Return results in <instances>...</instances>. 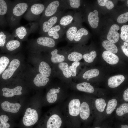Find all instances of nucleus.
I'll use <instances>...</instances> for the list:
<instances>
[{
	"label": "nucleus",
	"instance_id": "nucleus-49",
	"mask_svg": "<svg viewBox=\"0 0 128 128\" xmlns=\"http://www.w3.org/2000/svg\"><path fill=\"white\" fill-rule=\"evenodd\" d=\"M93 128H101L99 127H94Z\"/></svg>",
	"mask_w": 128,
	"mask_h": 128
},
{
	"label": "nucleus",
	"instance_id": "nucleus-33",
	"mask_svg": "<svg viewBox=\"0 0 128 128\" xmlns=\"http://www.w3.org/2000/svg\"><path fill=\"white\" fill-rule=\"evenodd\" d=\"M59 69L62 71L64 76L66 78H69L71 75L69 70V65L67 63L65 62L60 63L58 65Z\"/></svg>",
	"mask_w": 128,
	"mask_h": 128
},
{
	"label": "nucleus",
	"instance_id": "nucleus-48",
	"mask_svg": "<svg viewBox=\"0 0 128 128\" xmlns=\"http://www.w3.org/2000/svg\"><path fill=\"white\" fill-rule=\"evenodd\" d=\"M123 45L126 47L128 46V44L127 42H124L123 43Z\"/></svg>",
	"mask_w": 128,
	"mask_h": 128
},
{
	"label": "nucleus",
	"instance_id": "nucleus-22",
	"mask_svg": "<svg viewBox=\"0 0 128 128\" xmlns=\"http://www.w3.org/2000/svg\"><path fill=\"white\" fill-rule=\"evenodd\" d=\"M39 71L43 76L48 77L50 75L51 69L48 63L44 61L41 62L40 63L39 68Z\"/></svg>",
	"mask_w": 128,
	"mask_h": 128
},
{
	"label": "nucleus",
	"instance_id": "nucleus-2",
	"mask_svg": "<svg viewBox=\"0 0 128 128\" xmlns=\"http://www.w3.org/2000/svg\"><path fill=\"white\" fill-rule=\"evenodd\" d=\"M64 14V11H60L55 15L39 23L40 33L44 36L50 29L58 23L61 17Z\"/></svg>",
	"mask_w": 128,
	"mask_h": 128
},
{
	"label": "nucleus",
	"instance_id": "nucleus-32",
	"mask_svg": "<svg viewBox=\"0 0 128 128\" xmlns=\"http://www.w3.org/2000/svg\"><path fill=\"white\" fill-rule=\"evenodd\" d=\"M88 33V32L87 29L83 27L81 28L77 31L73 40L76 42L79 41L83 36L87 35Z\"/></svg>",
	"mask_w": 128,
	"mask_h": 128
},
{
	"label": "nucleus",
	"instance_id": "nucleus-10",
	"mask_svg": "<svg viewBox=\"0 0 128 128\" xmlns=\"http://www.w3.org/2000/svg\"><path fill=\"white\" fill-rule=\"evenodd\" d=\"M119 29V26L117 24H114L111 27L107 36L108 40L111 42L115 43L118 41L119 34L118 32Z\"/></svg>",
	"mask_w": 128,
	"mask_h": 128
},
{
	"label": "nucleus",
	"instance_id": "nucleus-29",
	"mask_svg": "<svg viewBox=\"0 0 128 128\" xmlns=\"http://www.w3.org/2000/svg\"><path fill=\"white\" fill-rule=\"evenodd\" d=\"M27 30L25 27L21 26L16 29L15 33L17 37L20 39L22 40L27 35Z\"/></svg>",
	"mask_w": 128,
	"mask_h": 128
},
{
	"label": "nucleus",
	"instance_id": "nucleus-6",
	"mask_svg": "<svg viewBox=\"0 0 128 128\" xmlns=\"http://www.w3.org/2000/svg\"><path fill=\"white\" fill-rule=\"evenodd\" d=\"M94 109L93 102L90 105L86 102H82L81 104L79 115L81 118L86 120L91 116L92 110Z\"/></svg>",
	"mask_w": 128,
	"mask_h": 128
},
{
	"label": "nucleus",
	"instance_id": "nucleus-17",
	"mask_svg": "<svg viewBox=\"0 0 128 128\" xmlns=\"http://www.w3.org/2000/svg\"><path fill=\"white\" fill-rule=\"evenodd\" d=\"M22 89V87L20 86H17L12 89L4 87L2 89L3 92V95L7 97H12L15 95H20L22 94L21 91Z\"/></svg>",
	"mask_w": 128,
	"mask_h": 128
},
{
	"label": "nucleus",
	"instance_id": "nucleus-41",
	"mask_svg": "<svg viewBox=\"0 0 128 128\" xmlns=\"http://www.w3.org/2000/svg\"><path fill=\"white\" fill-rule=\"evenodd\" d=\"M11 35H9L3 31L0 32V47H3L6 42L7 38L12 37Z\"/></svg>",
	"mask_w": 128,
	"mask_h": 128
},
{
	"label": "nucleus",
	"instance_id": "nucleus-21",
	"mask_svg": "<svg viewBox=\"0 0 128 128\" xmlns=\"http://www.w3.org/2000/svg\"><path fill=\"white\" fill-rule=\"evenodd\" d=\"M78 28L74 23H72L66 29L65 34L66 39L69 41H73Z\"/></svg>",
	"mask_w": 128,
	"mask_h": 128
},
{
	"label": "nucleus",
	"instance_id": "nucleus-1",
	"mask_svg": "<svg viewBox=\"0 0 128 128\" xmlns=\"http://www.w3.org/2000/svg\"><path fill=\"white\" fill-rule=\"evenodd\" d=\"M66 0H50L42 14L39 23L55 15L60 11L68 9Z\"/></svg>",
	"mask_w": 128,
	"mask_h": 128
},
{
	"label": "nucleus",
	"instance_id": "nucleus-45",
	"mask_svg": "<svg viewBox=\"0 0 128 128\" xmlns=\"http://www.w3.org/2000/svg\"><path fill=\"white\" fill-rule=\"evenodd\" d=\"M123 100L126 102H128V88H127L124 91L123 95Z\"/></svg>",
	"mask_w": 128,
	"mask_h": 128
},
{
	"label": "nucleus",
	"instance_id": "nucleus-4",
	"mask_svg": "<svg viewBox=\"0 0 128 128\" xmlns=\"http://www.w3.org/2000/svg\"><path fill=\"white\" fill-rule=\"evenodd\" d=\"M38 119V114L36 110L28 108L26 110L23 117V123L25 126L30 127L35 124Z\"/></svg>",
	"mask_w": 128,
	"mask_h": 128
},
{
	"label": "nucleus",
	"instance_id": "nucleus-18",
	"mask_svg": "<svg viewBox=\"0 0 128 128\" xmlns=\"http://www.w3.org/2000/svg\"><path fill=\"white\" fill-rule=\"evenodd\" d=\"M102 57L106 62L111 64H117L119 60V57L117 56L107 50L103 52Z\"/></svg>",
	"mask_w": 128,
	"mask_h": 128
},
{
	"label": "nucleus",
	"instance_id": "nucleus-27",
	"mask_svg": "<svg viewBox=\"0 0 128 128\" xmlns=\"http://www.w3.org/2000/svg\"><path fill=\"white\" fill-rule=\"evenodd\" d=\"M58 50L56 49H54L51 52V54L52 55L51 58V60L53 63H61L64 60L65 57L64 56L58 54Z\"/></svg>",
	"mask_w": 128,
	"mask_h": 128
},
{
	"label": "nucleus",
	"instance_id": "nucleus-52",
	"mask_svg": "<svg viewBox=\"0 0 128 128\" xmlns=\"http://www.w3.org/2000/svg\"><path fill=\"white\" fill-rule=\"evenodd\" d=\"M87 80H89L88 79H87Z\"/></svg>",
	"mask_w": 128,
	"mask_h": 128
},
{
	"label": "nucleus",
	"instance_id": "nucleus-28",
	"mask_svg": "<svg viewBox=\"0 0 128 128\" xmlns=\"http://www.w3.org/2000/svg\"><path fill=\"white\" fill-rule=\"evenodd\" d=\"M103 47L107 51L114 54L116 53L118 49L114 43L108 40H105L102 43Z\"/></svg>",
	"mask_w": 128,
	"mask_h": 128
},
{
	"label": "nucleus",
	"instance_id": "nucleus-24",
	"mask_svg": "<svg viewBox=\"0 0 128 128\" xmlns=\"http://www.w3.org/2000/svg\"><path fill=\"white\" fill-rule=\"evenodd\" d=\"M49 81V79L48 78L44 77L39 73L37 74L33 82L36 86L40 87L46 85Z\"/></svg>",
	"mask_w": 128,
	"mask_h": 128
},
{
	"label": "nucleus",
	"instance_id": "nucleus-26",
	"mask_svg": "<svg viewBox=\"0 0 128 128\" xmlns=\"http://www.w3.org/2000/svg\"><path fill=\"white\" fill-rule=\"evenodd\" d=\"M60 91L58 89L52 88L48 92L46 95V99L48 102L53 103L55 102L57 98V93Z\"/></svg>",
	"mask_w": 128,
	"mask_h": 128
},
{
	"label": "nucleus",
	"instance_id": "nucleus-38",
	"mask_svg": "<svg viewBox=\"0 0 128 128\" xmlns=\"http://www.w3.org/2000/svg\"><path fill=\"white\" fill-rule=\"evenodd\" d=\"M66 1L68 9L78 8L81 5L80 0H67Z\"/></svg>",
	"mask_w": 128,
	"mask_h": 128
},
{
	"label": "nucleus",
	"instance_id": "nucleus-19",
	"mask_svg": "<svg viewBox=\"0 0 128 128\" xmlns=\"http://www.w3.org/2000/svg\"><path fill=\"white\" fill-rule=\"evenodd\" d=\"M88 18L89 23L92 27L96 28L98 27L99 19L97 10H95L90 12L88 14Z\"/></svg>",
	"mask_w": 128,
	"mask_h": 128
},
{
	"label": "nucleus",
	"instance_id": "nucleus-50",
	"mask_svg": "<svg viewBox=\"0 0 128 128\" xmlns=\"http://www.w3.org/2000/svg\"><path fill=\"white\" fill-rule=\"evenodd\" d=\"M128 0L127 1V3L128 5Z\"/></svg>",
	"mask_w": 128,
	"mask_h": 128
},
{
	"label": "nucleus",
	"instance_id": "nucleus-25",
	"mask_svg": "<svg viewBox=\"0 0 128 128\" xmlns=\"http://www.w3.org/2000/svg\"><path fill=\"white\" fill-rule=\"evenodd\" d=\"M115 114L118 117H122L128 114V103H123L116 108Z\"/></svg>",
	"mask_w": 128,
	"mask_h": 128
},
{
	"label": "nucleus",
	"instance_id": "nucleus-36",
	"mask_svg": "<svg viewBox=\"0 0 128 128\" xmlns=\"http://www.w3.org/2000/svg\"><path fill=\"white\" fill-rule=\"evenodd\" d=\"M96 55V52L94 50H93L89 53L84 54L83 55V57L86 62L88 63H91L93 61Z\"/></svg>",
	"mask_w": 128,
	"mask_h": 128
},
{
	"label": "nucleus",
	"instance_id": "nucleus-47",
	"mask_svg": "<svg viewBox=\"0 0 128 128\" xmlns=\"http://www.w3.org/2000/svg\"><path fill=\"white\" fill-rule=\"evenodd\" d=\"M121 128H128V125H121Z\"/></svg>",
	"mask_w": 128,
	"mask_h": 128
},
{
	"label": "nucleus",
	"instance_id": "nucleus-13",
	"mask_svg": "<svg viewBox=\"0 0 128 128\" xmlns=\"http://www.w3.org/2000/svg\"><path fill=\"white\" fill-rule=\"evenodd\" d=\"M1 107L5 111L15 113L19 111L21 105L18 103H11L8 101H5L1 103Z\"/></svg>",
	"mask_w": 128,
	"mask_h": 128
},
{
	"label": "nucleus",
	"instance_id": "nucleus-20",
	"mask_svg": "<svg viewBox=\"0 0 128 128\" xmlns=\"http://www.w3.org/2000/svg\"><path fill=\"white\" fill-rule=\"evenodd\" d=\"M118 103V99L116 98L111 99L108 101L105 111L106 115L109 116L112 113L116 108Z\"/></svg>",
	"mask_w": 128,
	"mask_h": 128
},
{
	"label": "nucleus",
	"instance_id": "nucleus-34",
	"mask_svg": "<svg viewBox=\"0 0 128 128\" xmlns=\"http://www.w3.org/2000/svg\"><path fill=\"white\" fill-rule=\"evenodd\" d=\"M83 58L82 54L78 52L73 51L69 54L68 56V59L70 61H77L80 60Z\"/></svg>",
	"mask_w": 128,
	"mask_h": 128
},
{
	"label": "nucleus",
	"instance_id": "nucleus-30",
	"mask_svg": "<svg viewBox=\"0 0 128 128\" xmlns=\"http://www.w3.org/2000/svg\"><path fill=\"white\" fill-rule=\"evenodd\" d=\"M20 45V43L18 40H12L7 42L6 45V47L8 50L12 51L18 48Z\"/></svg>",
	"mask_w": 128,
	"mask_h": 128
},
{
	"label": "nucleus",
	"instance_id": "nucleus-11",
	"mask_svg": "<svg viewBox=\"0 0 128 128\" xmlns=\"http://www.w3.org/2000/svg\"><path fill=\"white\" fill-rule=\"evenodd\" d=\"M55 41L51 38L42 36L38 38L36 41L39 45L51 48L55 46L56 44Z\"/></svg>",
	"mask_w": 128,
	"mask_h": 128
},
{
	"label": "nucleus",
	"instance_id": "nucleus-14",
	"mask_svg": "<svg viewBox=\"0 0 128 128\" xmlns=\"http://www.w3.org/2000/svg\"><path fill=\"white\" fill-rule=\"evenodd\" d=\"M73 19V16L70 12L64 14L61 17L58 23L65 30L72 23Z\"/></svg>",
	"mask_w": 128,
	"mask_h": 128
},
{
	"label": "nucleus",
	"instance_id": "nucleus-5",
	"mask_svg": "<svg viewBox=\"0 0 128 128\" xmlns=\"http://www.w3.org/2000/svg\"><path fill=\"white\" fill-rule=\"evenodd\" d=\"M65 30L57 23L53 26L44 36L51 38L55 40L61 38Z\"/></svg>",
	"mask_w": 128,
	"mask_h": 128
},
{
	"label": "nucleus",
	"instance_id": "nucleus-43",
	"mask_svg": "<svg viewBox=\"0 0 128 128\" xmlns=\"http://www.w3.org/2000/svg\"><path fill=\"white\" fill-rule=\"evenodd\" d=\"M78 66L75 64H72V65L69 68V71L72 76H75L77 74L76 68Z\"/></svg>",
	"mask_w": 128,
	"mask_h": 128
},
{
	"label": "nucleus",
	"instance_id": "nucleus-23",
	"mask_svg": "<svg viewBox=\"0 0 128 128\" xmlns=\"http://www.w3.org/2000/svg\"><path fill=\"white\" fill-rule=\"evenodd\" d=\"M77 89L79 91L92 93L94 91V87L89 83L83 82L78 84L76 86Z\"/></svg>",
	"mask_w": 128,
	"mask_h": 128
},
{
	"label": "nucleus",
	"instance_id": "nucleus-9",
	"mask_svg": "<svg viewBox=\"0 0 128 128\" xmlns=\"http://www.w3.org/2000/svg\"><path fill=\"white\" fill-rule=\"evenodd\" d=\"M28 6V3L25 2L17 3L12 9V13L13 15L16 17L21 16L27 10Z\"/></svg>",
	"mask_w": 128,
	"mask_h": 128
},
{
	"label": "nucleus",
	"instance_id": "nucleus-46",
	"mask_svg": "<svg viewBox=\"0 0 128 128\" xmlns=\"http://www.w3.org/2000/svg\"><path fill=\"white\" fill-rule=\"evenodd\" d=\"M123 52L125 54L127 57L128 56V46L126 47L124 45H122L121 46Z\"/></svg>",
	"mask_w": 128,
	"mask_h": 128
},
{
	"label": "nucleus",
	"instance_id": "nucleus-37",
	"mask_svg": "<svg viewBox=\"0 0 128 128\" xmlns=\"http://www.w3.org/2000/svg\"><path fill=\"white\" fill-rule=\"evenodd\" d=\"M120 37L121 39L125 42H128V25H124L122 26L121 29Z\"/></svg>",
	"mask_w": 128,
	"mask_h": 128
},
{
	"label": "nucleus",
	"instance_id": "nucleus-7",
	"mask_svg": "<svg viewBox=\"0 0 128 128\" xmlns=\"http://www.w3.org/2000/svg\"><path fill=\"white\" fill-rule=\"evenodd\" d=\"M20 64V61L19 60L17 59L13 60L10 63L8 68L3 73L2 78L6 80L11 78Z\"/></svg>",
	"mask_w": 128,
	"mask_h": 128
},
{
	"label": "nucleus",
	"instance_id": "nucleus-40",
	"mask_svg": "<svg viewBox=\"0 0 128 128\" xmlns=\"http://www.w3.org/2000/svg\"><path fill=\"white\" fill-rule=\"evenodd\" d=\"M8 10V4L6 1L4 0H0V15H4L7 13Z\"/></svg>",
	"mask_w": 128,
	"mask_h": 128
},
{
	"label": "nucleus",
	"instance_id": "nucleus-31",
	"mask_svg": "<svg viewBox=\"0 0 128 128\" xmlns=\"http://www.w3.org/2000/svg\"><path fill=\"white\" fill-rule=\"evenodd\" d=\"M99 71L97 69H93L89 70L83 74L82 77L84 79H90L97 76L99 74Z\"/></svg>",
	"mask_w": 128,
	"mask_h": 128
},
{
	"label": "nucleus",
	"instance_id": "nucleus-35",
	"mask_svg": "<svg viewBox=\"0 0 128 128\" xmlns=\"http://www.w3.org/2000/svg\"><path fill=\"white\" fill-rule=\"evenodd\" d=\"M9 61V59L6 56L0 58V75L4 71Z\"/></svg>",
	"mask_w": 128,
	"mask_h": 128
},
{
	"label": "nucleus",
	"instance_id": "nucleus-3",
	"mask_svg": "<svg viewBox=\"0 0 128 128\" xmlns=\"http://www.w3.org/2000/svg\"><path fill=\"white\" fill-rule=\"evenodd\" d=\"M49 1H46L43 3H34L27 12L26 18L31 20L37 19L44 11Z\"/></svg>",
	"mask_w": 128,
	"mask_h": 128
},
{
	"label": "nucleus",
	"instance_id": "nucleus-39",
	"mask_svg": "<svg viewBox=\"0 0 128 128\" xmlns=\"http://www.w3.org/2000/svg\"><path fill=\"white\" fill-rule=\"evenodd\" d=\"M97 2L99 5L101 6H105L109 9H111L114 6L112 2L108 0H98Z\"/></svg>",
	"mask_w": 128,
	"mask_h": 128
},
{
	"label": "nucleus",
	"instance_id": "nucleus-44",
	"mask_svg": "<svg viewBox=\"0 0 128 128\" xmlns=\"http://www.w3.org/2000/svg\"><path fill=\"white\" fill-rule=\"evenodd\" d=\"M9 120V118L6 115H2L0 116V123H7Z\"/></svg>",
	"mask_w": 128,
	"mask_h": 128
},
{
	"label": "nucleus",
	"instance_id": "nucleus-42",
	"mask_svg": "<svg viewBox=\"0 0 128 128\" xmlns=\"http://www.w3.org/2000/svg\"><path fill=\"white\" fill-rule=\"evenodd\" d=\"M117 21L120 23H125L128 21V12H127L120 15L118 17Z\"/></svg>",
	"mask_w": 128,
	"mask_h": 128
},
{
	"label": "nucleus",
	"instance_id": "nucleus-15",
	"mask_svg": "<svg viewBox=\"0 0 128 128\" xmlns=\"http://www.w3.org/2000/svg\"><path fill=\"white\" fill-rule=\"evenodd\" d=\"M62 121L60 117L58 115L54 114L48 119L46 124L47 128H59Z\"/></svg>",
	"mask_w": 128,
	"mask_h": 128
},
{
	"label": "nucleus",
	"instance_id": "nucleus-51",
	"mask_svg": "<svg viewBox=\"0 0 128 128\" xmlns=\"http://www.w3.org/2000/svg\"><path fill=\"white\" fill-rule=\"evenodd\" d=\"M58 89H60V88L58 87Z\"/></svg>",
	"mask_w": 128,
	"mask_h": 128
},
{
	"label": "nucleus",
	"instance_id": "nucleus-12",
	"mask_svg": "<svg viewBox=\"0 0 128 128\" xmlns=\"http://www.w3.org/2000/svg\"><path fill=\"white\" fill-rule=\"evenodd\" d=\"M81 102L79 99L71 100L69 104V112L70 114L73 116H77L79 114Z\"/></svg>",
	"mask_w": 128,
	"mask_h": 128
},
{
	"label": "nucleus",
	"instance_id": "nucleus-16",
	"mask_svg": "<svg viewBox=\"0 0 128 128\" xmlns=\"http://www.w3.org/2000/svg\"><path fill=\"white\" fill-rule=\"evenodd\" d=\"M125 77L123 75H118L112 76L108 80V85L111 88L118 87L124 81Z\"/></svg>",
	"mask_w": 128,
	"mask_h": 128
},
{
	"label": "nucleus",
	"instance_id": "nucleus-8",
	"mask_svg": "<svg viewBox=\"0 0 128 128\" xmlns=\"http://www.w3.org/2000/svg\"><path fill=\"white\" fill-rule=\"evenodd\" d=\"M95 112L97 116L104 113L107 103L105 99L100 98L96 99L93 102Z\"/></svg>",
	"mask_w": 128,
	"mask_h": 128
}]
</instances>
